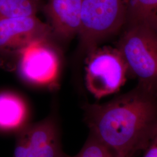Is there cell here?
<instances>
[{
    "mask_svg": "<svg viewBox=\"0 0 157 157\" xmlns=\"http://www.w3.org/2000/svg\"><path fill=\"white\" fill-rule=\"evenodd\" d=\"M84 120L93 135L117 157L145 151L157 135V86L138 82L103 104H87Z\"/></svg>",
    "mask_w": 157,
    "mask_h": 157,
    "instance_id": "6da1fadb",
    "label": "cell"
},
{
    "mask_svg": "<svg viewBox=\"0 0 157 157\" xmlns=\"http://www.w3.org/2000/svg\"><path fill=\"white\" fill-rule=\"evenodd\" d=\"M129 4V0H83L78 35L86 54L123 29Z\"/></svg>",
    "mask_w": 157,
    "mask_h": 157,
    "instance_id": "7a4b0ae2",
    "label": "cell"
},
{
    "mask_svg": "<svg viewBox=\"0 0 157 157\" xmlns=\"http://www.w3.org/2000/svg\"><path fill=\"white\" fill-rule=\"evenodd\" d=\"M117 48L124 57L129 75L138 82L157 86V34L146 26L125 25Z\"/></svg>",
    "mask_w": 157,
    "mask_h": 157,
    "instance_id": "3957f363",
    "label": "cell"
},
{
    "mask_svg": "<svg viewBox=\"0 0 157 157\" xmlns=\"http://www.w3.org/2000/svg\"><path fill=\"white\" fill-rule=\"evenodd\" d=\"M129 76L128 67L117 47H97L87 54L86 88L97 99L118 92Z\"/></svg>",
    "mask_w": 157,
    "mask_h": 157,
    "instance_id": "277c9868",
    "label": "cell"
},
{
    "mask_svg": "<svg viewBox=\"0 0 157 157\" xmlns=\"http://www.w3.org/2000/svg\"><path fill=\"white\" fill-rule=\"evenodd\" d=\"M13 157H68L62 151L56 121L47 118L17 132Z\"/></svg>",
    "mask_w": 157,
    "mask_h": 157,
    "instance_id": "5b68a950",
    "label": "cell"
},
{
    "mask_svg": "<svg viewBox=\"0 0 157 157\" xmlns=\"http://www.w3.org/2000/svg\"><path fill=\"white\" fill-rule=\"evenodd\" d=\"M19 69L23 78L31 83L50 86L56 80L59 59L47 40L34 41L20 51Z\"/></svg>",
    "mask_w": 157,
    "mask_h": 157,
    "instance_id": "8992f818",
    "label": "cell"
},
{
    "mask_svg": "<svg viewBox=\"0 0 157 157\" xmlns=\"http://www.w3.org/2000/svg\"><path fill=\"white\" fill-rule=\"evenodd\" d=\"M52 31L36 16L0 19V53L19 52L34 41L48 39Z\"/></svg>",
    "mask_w": 157,
    "mask_h": 157,
    "instance_id": "52a82bcc",
    "label": "cell"
},
{
    "mask_svg": "<svg viewBox=\"0 0 157 157\" xmlns=\"http://www.w3.org/2000/svg\"><path fill=\"white\" fill-rule=\"evenodd\" d=\"M83 0H48L44 6L52 31L62 39L78 34Z\"/></svg>",
    "mask_w": 157,
    "mask_h": 157,
    "instance_id": "ba28073f",
    "label": "cell"
},
{
    "mask_svg": "<svg viewBox=\"0 0 157 157\" xmlns=\"http://www.w3.org/2000/svg\"><path fill=\"white\" fill-rule=\"evenodd\" d=\"M28 118L25 101L15 93H0V131L18 132L25 128Z\"/></svg>",
    "mask_w": 157,
    "mask_h": 157,
    "instance_id": "9c48e42d",
    "label": "cell"
},
{
    "mask_svg": "<svg viewBox=\"0 0 157 157\" xmlns=\"http://www.w3.org/2000/svg\"><path fill=\"white\" fill-rule=\"evenodd\" d=\"M131 25L146 26L157 34V0H129L125 25Z\"/></svg>",
    "mask_w": 157,
    "mask_h": 157,
    "instance_id": "30bf717a",
    "label": "cell"
},
{
    "mask_svg": "<svg viewBox=\"0 0 157 157\" xmlns=\"http://www.w3.org/2000/svg\"><path fill=\"white\" fill-rule=\"evenodd\" d=\"M37 10L34 0H0V19L36 16Z\"/></svg>",
    "mask_w": 157,
    "mask_h": 157,
    "instance_id": "8fae6325",
    "label": "cell"
},
{
    "mask_svg": "<svg viewBox=\"0 0 157 157\" xmlns=\"http://www.w3.org/2000/svg\"><path fill=\"white\" fill-rule=\"evenodd\" d=\"M72 157H117V156L108 147L94 136L90 134L80 151L76 155Z\"/></svg>",
    "mask_w": 157,
    "mask_h": 157,
    "instance_id": "7c38bea8",
    "label": "cell"
},
{
    "mask_svg": "<svg viewBox=\"0 0 157 157\" xmlns=\"http://www.w3.org/2000/svg\"><path fill=\"white\" fill-rule=\"evenodd\" d=\"M143 157H157V135L144 151Z\"/></svg>",
    "mask_w": 157,
    "mask_h": 157,
    "instance_id": "4fadbf2b",
    "label": "cell"
},
{
    "mask_svg": "<svg viewBox=\"0 0 157 157\" xmlns=\"http://www.w3.org/2000/svg\"><path fill=\"white\" fill-rule=\"evenodd\" d=\"M34 1H37V2H39L40 0H34Z\"/></svg>",
    "mask_w": 157,
    "mask_h": 157,
    "instance_id": "5bb4252c",
    "label": "cell"
},
{
    "mask_svg": "<svg viewBox=\"0 0 157 157\" xmlns=\"http://www.w3.org/2000/svg\"></svg>",
    "mask_w": 157,
    "mask_h": 157,
    "instance_id": "9a60e30c",
    "label": "cell"
}]
</instances>
